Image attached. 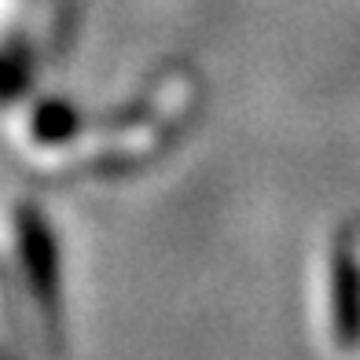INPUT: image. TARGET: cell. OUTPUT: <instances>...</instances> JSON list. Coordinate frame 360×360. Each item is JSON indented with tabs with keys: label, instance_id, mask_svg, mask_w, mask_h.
I'll return each instance as SVG.
<instances>
[{
	"label": "cell",
	"instance_id": "cell-1",
	"mask_svg": "<svg viewBox=\"0 0 360 360\" xmlns=\"http://www.w3.org/2000/svg\"><path fill=\"white\" fill-rule=\"evenodd\" d=\"M15 239H19V257L26 269L30 290L41 305L48 323H59V265H56V236L34 206L15 210Z\"/></svg>",
	"mask_w": 360,
	"mask_h": 360
},
{
	"label": "cell",
	"instance_id": "cell-2",
	"mask_svg": "<svg viewBox=\"0 0 360 360\" xmlns=\"http://www.w3.org/2000/svg\"><path fill=\"white\" fill-rule=\"evenodd\" d=\"M331 323L338 349L360 346V269H356L353 228H342L331 254Z\"/></svg>",
	"mask_w": 360,
	"mask_h": 360
},
{
	"label": "cell",
	"instance_id": "cell-3",
	"mask_svg": "<svg viewBox=\"0 0 360 360\" xmlns=\"http://www.w3.org/2000/svg\"><path fill=\"white\" fill-rule=\"evenodd\" d=\"M77 125H81L77 110H70L67 103H48L37 110L34 133H37V140H67V136H74Z\"/></svg>",
	"mask_w": 360,
	"mask_h": 360
},
{
	"label": "cell",
	"instance_id": "cell-4",
	"mask_svg": "<svg viewBox=\"0 0 360 360\" xmlns=\"http://www.w3.org/2000/svg\"><path fill=\"white\" fill-rule=\"evenodd\" d=\"M0 360H4V356H0Z\"/></svg>",
	"mask_w": 360,
	"mask_h": 360
}]
</instances>
